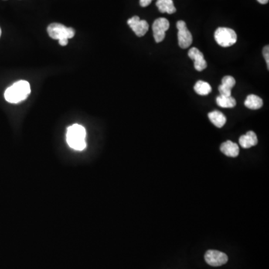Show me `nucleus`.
Returning <instances> with one entry per match:
<instances>
[{
    "instance_id": "7",
    "label": "nucleus",
    "mask_w": 269,
    "mask_h": 269,
    "mask_svg": "<svg viewBox=\"0 0 269 269\" xmlns=\"http://www.w3.org/2000/svg\"><path fill=\"white\" fill-rule=\"evenodd\" d=\"M205 261L213 267L223 266L228 261L227 255L219 250H209L205 253Z\"/></svg>"
},
{
    "instance_id": "15",
    "label": "nucleus",
    "mask_w": 269,
    "mask_h": 269,
    "mask_svg": "<svg viewBox=\"0 0 269 269\" xmlns=\"http://www.w3.org/2000/svg\"><path fill=\"white\" fill-rule=\"evenodd\" d=\"M263 105V100L255 94H250L247 96L246 101H245V106L252 110H260Z\"/></svg>"
},
{
    "instance_id": "18",
    "label": "nucleus",
    "mask_w": 269,
    "mask_h": 269,
    "mask_svg": "<svg viewBox=\"0 0 269 269\" xmlns=\"http://www.w3.org/2000/svg\"><path fill=\"white\" fill-rule=\"evenodd\" d=\"M263 56H264L265 60L267 64L268 69H269V46H266L263 49Z\"/></svg>"
},
{
    "instance_id": "10",
    "label": "nucleus",
    "mask_w": 269,
    "mask_h": 269,
    "mask_svg": "<svg viewBox=\"0 0 269 269\" xmlns=\"http://www.w3.org/2000/svg\"><path fill=\"white\" fill-rule=\"evenodd\" d=\"M236 85V80L231 76H226L222 79V85L219 87L220 95L230 97L232 93V89Z\"/></svg>"
},
{
    "instance_id": "4",
    "label": "nucleus",
    "mask_w": 269,
    "mask_h": 269,
    "mask_svg": "<svg viewBox=\"0 0 269 269\" xmlns=\"http://www.w3.org/2000/svg\"><path fill=\"white\" fill-rule=\"evenodd\" d=\"M47 32L52 39L61 40L63 38L70 39L75 35V31L73 28L67 27L62 24L54 22L47 27Z\"/></svg>"
},
{
    "instance_id": "19",
    "label": "nucleus",
    "mask_w": 269,
    "mask_h": 269,
    "mask_svg": "<svg viewBox=\"0 0 269 269\" xmlns=\"http://www.w3.org/2000/svg\"><path fill=\"white\" fill-rule=\"evenodd\" d=\"M153 0H140V5L141 7H147L151 3Z\"/></svg>"
},
{
    "instance_id": "20",
    "label": "nucleus",
    "mask_w": 269,
    "mask_h": 269,
    "mask_svg": "<svg viewBox=\"0 0 269 269\" xmlns=\"http://www.w3.org/2000/svg\"><path fill=\"white\" fill-rule=\"evenodd\" d=\"M59 45H62V46H66L68 44V39H66V38H63V39L59 40Z\"/></svg>"
},
{
    "instance_id": "16",
    "label": "nucleus",
    "mask_w": 269,
    "mask_h": 269,
    "mask_svg": "<svg viewBox=\"0 0 269 269\" xmlns=\"http://www.w3.org/2000/svg\"><path fill=\"white\" fill-rule=\"evenodd\" d=\"M195 92L201 96L208 95L212 91V87L209 83L204 81L200 80L197 82L194 86Z\"/></svg>"
},
{
    "instance_id": "17",
    "label": "nucleus",
    "mask_w": 269,
    "mask_h": 269,
    "mask_svg": "<svg viewBox=\"0 0 269 269\" xmlns=\"http://www.w3.org/2000/svg\"><path fill=\"white\" fill-rule=\"evenodd\" d=\"M217 105L222 108H233L236 106V101L232 96L226 97V96L219 95L216 98Z\"/></svg>"
},
{
    "instance_id": "8",
    "label": "nucleus",
    "mask_w": 269,
    "mask_h": 269,
    "mask_svg": "<svg viewBox=\"0 0 269 269\" xmlns=\"http://www.w3.org/2000/svg\"><path fill=\"white\" fill-rule=\"evenodd\" d=\"M127 23L138 37H143L149 29V24L146 21L141 20L139 17L134 16L127 21Z\"/></svg>"
},
{
    "instance_id": "6",
    "label": "nucleus",
    "mask_w": 269,
    "mask_h": 269,
    "mask_svg": "<svg viewBox=\"0 0 269 269\" xmlns=\"http://www.w3.org/2000/svg\"><path fill=\"white\" fill-rule=\"evenodd\" d=\"M169 26V21L166 18H158L154 21L153 24V32L157 43H160L165 39V32L168 30Z\"/></svg>"
},
{
    "instance_id": "1",
    "label": "nucleus",
    "mask_w": 269,
    "mask_h": 269,
    "mask_svg": "<svg viewBox=\"0 0 269 269\" xmlns=\"http://www.w3.org/2000/svg\"><path fill=\"white\" fill-rule=\"evenodd\" d=\"M31 92L28 82L20 80L8 88L5 92V99L10 103H19L29 97Z\"/></svg>"
},
{
    "instance_id": "3",
    "label": "nucleus",
    "mask_w": 269,
    "mask_h": 269,
    "mask_svg": "<svg viewBox=\"0 0 269 269\" xmlns=\"http://www.w3.org/2000/svg\"><path fill=\"white\" fill-rule=\"evenodd\" d=\"M215 42L222 47L233 46L237 42V35L233 29L219 27L215 32Z\"/></svg>"
},
{
    "instance_id": "13",
    "label": "nucleus",
    "mask_w": 269,
    "mask_h": 269,
    "mask_svg": "<svg viewBox=\"0 0 269 269\" xmlns=\"http://www.w3.org/2000/svg\"><path fill=\"white\" fill-rule=\"evenodd\" d=\"M208 117L211 122L218 128H222L226 124V118L224 114L217 110L209 112Z\"/></svg>"
},
{
    "instance_id": "12",
    "label": "nucleus",
    "mask_w": 269,
    "mask_h": 269,
    "mask_svg": "<svg viewBox=\"0 0 269 269\" xmlns=\"http://www.w3.org/2000/svg\"><path fill=\"white\" fill-rule=\"evenodd\" d=\"M221 151L226 157H237L239 154V147L237 144L231 141L222 143L220 147Z\"/></svg>"
},
{
    "instance_id": "14",
    "label": "nucleus",
    "mask_w": 269,
    "mask_h": 269,
    "mask_svg": "<svg viewBox=\"0 0 269 269\" xmlns=\"http://www.w3.org/2000/svg\"><path fill=\"white\" fill-rule=\"evenodd\" d=\"M156 5L161 13H167L171 15L177 11L173 0H157Z\"/></svg>"
},
{
    "instance_id": "11",
    "label": "nucleus",
    "mask_w": 269,
    "mask_h": 269,
    "mask_svg": "<svg viewBox=\"0 0 269 269\" xmlns=\"http://www.w3.org/2000/svg\"><path fill=\"white\" fill-rule=\"evenodd\" d=\"M258 143V138L254 132L248 131L246 134H243L239 138V144L245 149H248L254 147Z\"/></svg>"
},
{
    "instance_id": "2",
    "label": "nucleus",
    "mask_w": 269,
    "mask_h": 269,
    "mask_svg": "<svg viewBox=\"0 0 269 269\" xmlns=\"http://www.w3.org/2000/svg\"><path fill=\"white\" fill-rule=\"evenodd\" d=\"M86 130L83 126L73 124L67 128V142L75 151H82L86 148Z\"/></svg>"
},
{
    "instance_id": "9",
    "label": "nucleus",
    "mask_w": 269,
    "mask_h": 269,
    "mask_svg": "<svg viewBox=\"0 0 269 269\" xmlns=\"http://www.w3.org/2000/svg\"><path fill=\"white\" fill-rule=\"evenodd\" d=\"M188 56L194 61V67L198 71H202L206 68L207 63L205 60L204 56L198 48H191L188 51Z\"/></svg>"
},
{
    "instance_id": "21",
    "label": "nucleus",
    "mask_w": 269,
    "mask_h": 269,
    "mask_svg": "<svg viewBox=\"0 0 269 269\" xmlns=\"http://www.w3.org/2000/svg\"><path fill=\"white\" fill-rule=\"evenodd\" d=\"M259 2H260V4H263V5H264V4L268 3L269 2V0H257Z\"/></svg>"
},
{
    "instance_id": "5",
    "label": "nucleus",
    "mask_w": 269,
    "mask_h": 269,
    "mask_svg": "<svg viewBox=\"0 0 269 269\" xmlns=\"http://www.w3.org/2000/svg\"><path fill=\"white\" fill-rule=\"evenodd\" d=\"M177 28L178 29V43L182 49H186L192 45L193 42L192 35L190 31L187 29L185 21H179L177 22Z\"/></svg>"
},
{
    "instance_id": "22",
    "label": "nucleus",
    "mask_w": 269,
    "mask_h": 269,
    "mask_svg": "<svg viewBox=\"0 0 269 269\" xmlns=\"http://www.w3.org/2000/svg\"><path fill=\"white\" fill-rule=\"evenodd\" d=\"M1 35H2V30H1V28H0V37H1Z\"/></svg>"
}]
</instances>
